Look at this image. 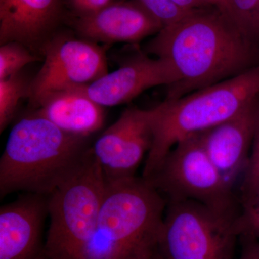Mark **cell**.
<instances>
[{"label": "cell", "mask_w": 259, "mask_h": 259, "mask_svg": "<svg viewBox=\"0 0 259 259\" xmlns=\"http://www.w3.org/2000/svg\"><path fill=\"white\" fill-rule=\"evenodd\" d=\"M208 8L194 10L164 27L147 51L163 59L177 76L166 100L180 98L249 69L251 41L226 15Z\"/></svg>", "instance_id": "cell-1"}, {"label": "cell", "mask_w": 259, "mask_h": 259, "mask_svg": "<svg viewBox=\"0 0 259 259\" xmlns=\"http://www.w3.org/2000/svg\"><path fill=\"white\" fill-rule=\"evenodd\" d=\"M90 139L33 114L20 119L0 159V197L17 192L49 196L82 163Z\"/></svg>", "instance_id": "cell-2"}, {"label": "cell", "mask_w": 259, "mask_h": 259, "mask_svg": "<svg viewBox=\"0 0 259 259\" xmlns=\"http://www.w3.org/2000/svg\"><path fill=\"white\" fill-rule=\"evenodd\" d=\"M167 202L141 177L106 182L83 259H146L158 250Z\"/></svg>", "instance_id": "cell-3"}, {"label": "cell", "mask_w": 259, "mask_h": 259, "mask_svg": "<svg viewBox=\"0 0 259 259\" xmlns=\"http://www.w3.org/2000/svg\"><path fill=\"white\" fill-rule=\"evenodd\" d=\"M259 65L208 88L156 106L153 141L145 161L147 178L182 140L229 120L258 101Z\"/></svg>", "instance_id": "cell-4"}, {"label": "cell", "mask_w": 259, "mask_h": 259, "mask_svg": "<svg viewBox=\"0 0 259 259\" xmlns=\"http://www.w3.org/2000/svg\"><path fill=\"white\" fill-rule=\"evenodd\" d=\"M105 189L106 181L90 148L79 167L48 196L49 259H83Z\"/></svg>", "instance_id": "cell-5"}, {"label": "cell", "mask_w": 259, "mask_h": 259, "mask_svg": "<svg viewBox=\"0 0 259 259\" xmlns=\"http://www.w3.org/2000/svg\"><path fill=\"white\" fill-rule=\"evenodd\" d=\"M166 202L191 200L236 219L240 201L209 159L198 134L179 141L157 168L144 178Z\"/></svg>", "instance_id": "cell-6"}, {"label": "cell", "mask_w": 259, "mask_h": 259, "mask_svg": "<svg viewBox=\"0 0 259 259\" xmlns=\"http://www.w3.org/2000/svg\"><path fill=\"white\" fill-rule=\"evenodd\" d=\"M236 219L194 201L167 202L158 251L164 259H234Z\"/></svg>", "instance_id": "cell-7"}, {"label": "cell", "mask_w": 259, "mask_h": 259, "mask_svg": "<svg viewBox=\"0 0 259 259\" xmlns=\"http://www.w3.org/2000/svg\"><path fill=\"white\" fill-rule=\"evenodd\" d=\"M42 54L45 61L29 89L32 107L51 92L88 85L108 73L105 48L81 37L56 33Z\"/></svg>", "instance_id": "cell-8"}, {"label": "cell", "mask_w": 259, "mask_h": 259, "mask_svg": "<svg viewBox=\"0 0 259 259\" xmlns=\"http://www.w3.org/2000/svg\"><path fill=\"white\" fill-rule=\"evenodd\" d=\"M156 112L127 108L91 146L106 182L136 177L152 146Z\"/></svg>", "instance_id": "cell-9"}, {"label": "cell", "mask_w": 259, "mask_h": 259, "mask_svg": "<svg viewBox=\"0 0 259 259\" xmlns=\"http://www.w3.org/2000/svg\"><path fill=\"white\" fill-rule=\"evenodd\" d=\"M48 196L25 193L0 208V259H49L44 225Z\"/></svg>", "instance_id": "cell-10"}, {"label": "cell", "mask_w": 259, "mask_h": 259, "mask_svg": "<svg viewBox=\"0 0 259 259\" xmlns=\"http://www.w3.org/2000/svg\"><path fill=\"white\" fill-rule=\"evenodd\" d=\"M73 26L81 38L97 44H136L163 28L137 0H114L96 13L75 17Z\"/></svg>", "instance_id": "cell-11"}, {"label": "cell", "mask_w": 259, "mask_h": 259, "mask_svg": "<svg viewBox=\"0 0 259 259\" xmlns=\"http://www.w3.org/2000/svg\"><path fill=\"white\" fill-rule=\"evenodd\" d=\"M177 76L167 61L139 54L118 69L86 85L87 93L102 107L132 101L148 89L176 83Z\"/></svg>", "instance_id": "cell-12"}, {"label": "cell", "mask_w": 259, "mask_h": 259, "mask_svg": "<svg viewBox=\"0 0 259 259\" xmlns=\"http://www.w3.org/2000/svg\"><path fill=\"white\" fill-rule=\"evenodd\" d=\"M64 0H0V44L42 51L65 16Z\"/></svg>", "instance_id": "cell-13"}, {"label": "cell", "mask_w": 259, "mask_h": 259, "mask_svg": "<svg viewBox=\"0 0 259 259\" xmlns=\"http://www.w3.org/2000/svg\"><path fill=\"white\" fill-rule=\"evenodd\" d=\"M258 109V100L238 115L198 134L209 159L234 189L248 163Z\"/></svg>", "instance_id": "cell-14"}, {"label": "cell", "mask_w": 259, "mask_h": 259, "mask_svg": "<svg viewBox=\"0 0 259 259\" xmlns=\"http://www.w3.org/2000/svg\"><path fill=\"white\" fill-rule=\"evenodd\" d=\"M33 115L51 121L68 134L91 138L103 127L104 107L94 101L86 85L54 90L35 103Z\"/></svg>", "instance_id": "cell-15"}, {"label": "cell", "mask_w": 259, "mask_h": 259, "mask_svg": "<svg viewBox=\"0 0 259 259\" xmlns=\"http://www.w3.org/2000/svg\"><path fill=\"white\" fill-rule=\"evenodd\" d=\"M30 83L21 72L0 79V132L14 118L20 100L28 97Z\"/></svg>", "instance_id": "cell-16"}, {"label": "cell", "mask_w": 259, "mask_h": 259, "mask_svg": "<svg viewBox=\"0 0 259 259\" xmlns=\"http://www.w3.org/2000/svg\"><path fill=\"white\" fill-rule=\"evenodd\" d=\"M236 228L240 239L259 241V184L241 192Z\"/></svg>", "instance_id": "cell-17"}, {"label": "cell", "mask_w": 259, "mask_h": 259, "mask_svg": "<svg viewBox=\"0 0 259 259\" xmlns=\"http://www.w3.org/2000/svg\"><path fill=\"white\" fill-rule=\"evenodd\" d=\"M38 60L33 52L20 42L3 44L0 47V79L18 74L24 66Z\"/></svg>", "instance_id": "cell-18"}, {"label": "cell", "mask_w": 259, "mask_h": 259, "mask_svg": "<svg viewBox=\"0 0 259 259\" xmlns=\"http://www.w3.org/2000/svg\"><path fill=\"white\" fill-rule=\"evenodd\" d=\"M233 20L247 38H259V0H231Z\"/></svg>", "instance_id": "cell-19"}, {"label": "cell", "mask_w": 259, "mask_h": 259, "mask_svg": "<svg viewBox=\"0 0 259 259\" xmlns=\"http://www.w3.org/2000/svg\"><path fill=\"white\" fill-rule=\"evenodd\" d=\"M164 27L180 21L192 11L182 9L172 0H137Z\"/></svg>", "instance_id": "cell-20"}, {"label": "cell", "mask_w": 259, "mask_h": 259, "mask_svg": "<svg viewBox=\"0 0 259 259\" xmlns=\"http://www.w3.org/2000/svg\"><path fill=\"white\" fill-rule=\"evenodd\" d=\"M259 184V109L253 143L246 168L242 178L241 192Z\"/></svg>", "instance_id": "cell-21"}, {"label": "cell", "mask_w": 259, "mask_h": 259, "mask_svg": "<svg viewBox=\"0 0 259 259\" xmlns=\"http://www.w3.org/2000/svg\"><path fill=\"white\" fill-rule=\"evenodd\" d=\"M114 0H64L65 5L72 12L74 17L93 14L99 11Z\"/></svg>", "instance_id": "cell-22"}, {"label": "cell", "mask_w": 259, "mask_h": 259, "mask_svg": "<svg viewBox=\"0 0 259 259\" xmlns=\"http://www.w3.org/2000/svg\"><path fill=\"white\" fill-rule=\"evenodd\" d=\"M242 244L238 259H259V241L240 239Z\"/></svg>", "instance_id": "cell-23"}, {"label": "cell", "mask_w": 259, "mask_h": 259, "mask_svg": "<svg viewBox=\"0 0 259 259\" xmlns=\"http://www.w3.org/2000/svg\"><path fill=\"white\" fill-rule=\"evenodd\" d=\"M172 1L182 9L188 10V11L202 9V8H209L211 6L204 0H172Z\"/></svg>", "instance_id": "cell-24"}, {"label": "cell", "mask_w": 259, "mask_h": 259, "mask_svg": "<svg viewBox=\"0 0 259 259\" xmlns=\"http://www.w3.org/2000/svg\"><path fill=\"white\" fill-rule=\"evenodd\" d=\"M204 1L207 2L211 6L217 8L221 13L226 15L233 21L231 0H204Z\"/></svg>", "instance_id": "cell-25"}, {"label": "cell", "mask_w": 259, "mask_h": 259, "mask_svg": "<svg viewBox=\"0 0 259 259\" xmlns=\"http://www.w3.org/2000/svg\"><path fill=\"white\" fill-rule=\"evenodd\" d=\"M146 259H164L162 257L161 253H159V251L156 252L154 254L151 255V256L148 257V258Z\"/></svg>", "instance_id": "cell-26"}]
</instances>
